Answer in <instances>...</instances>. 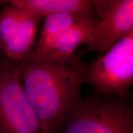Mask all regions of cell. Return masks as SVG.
I'll return each instance as SVG.
<instances>
[{"instance_id": "cell-1", "label": "cell", "mask_w": 133, "mask_h": 133, "mask_svg": "<svg viewBox=\"0 0 133 133\" xmlns=\"http://www.w3.org/2000/svg\"><path fill=\"white\" fill-rule=\"evenodd\" d=\"M16 63L43 133H59L82 105L87 64L76 54L66 59H29Z\"/></svg>"}, {"instance_id": "cell-2", "label": "cell", "mask_w": 133, "mask_h": 133, "mask_svg": "<svg viewBox=\"0 0 133 133\" xmlns=\"http://www.w3.org/2000/svg\"><path fill=\"white\" fill-rule=\"evenodd\" d=\"M59 133H133V107L128 98L92 94Z\"/></svg>"}, {"instance_id": "cell-3", "label": "cell", "mask_w": 133, "mask_h": 133, "mask_svg": "<svg viewBox=\"0 0 133 133\" xmlns=\"http://www.w3.org/2000/svg\"><path fill=\"white\" fill-rule=\"evenodd\" d=\"M84 83L97 94L128 98L133 85V32L87 64Z\"/></svg>"}, {"instance_id": "cell-4", "label": "cell", "mask_w": 133, "mask_h": 133, "mask_svg": "<svg viewBox=\"0 0 133 133\" xmlns=\"http://www.w3.org/2000/svg\"><path fill=\"white\" fill-rule=\"evenodd\" d=\"M0 133H43L16 62L0 61Z\"/></svg>"}, {"instance_id": "cell-5", "label": "cell", "mask_w": 133, "mask_h": 133, "mask_svg": "<svg viewBox=\"0 0 133 133\" xmlns=\"http://www.w3.org/2000/svg\"><path fill=\"white\" fill-rule=\"evenodd\" d=\"M97 20L95 30L81 53L102 55L133 32L132 0H92Z\"/></svg>"}, {"instance_id": "cell-6", "label": "cell", "mask_w": 133, "mask_h": 133, "mask_svg": "<svg viewBox=\"0 0 133 133\" xmlns=\"http://www.w3.org/2000/svg\"><path fill=\"white\" fill-rule=\"evenodd\" d=\"M42 18L22 8L6 5L0 12V48L13 62L30 57Z\"/></svg>"}, {"instance_id": "cell-7", "label": "cell", "mask_w": 133, "mask_h": 133, "mask_svg": "<svg viewBox=\"0 0 133 133\" xmlns=\"http://www.w3.org/2000/svg\"><path fill=\"white\" fill-rule=\"evenodd\" d=\"M0 4L16 6L41 18L58 13H69L97 19L92 0H10L0 1Z\"/></svg>"}, {"instance_id": "cell-8", "label": "cell", "mask_w": 133, "mask_h": 133, "mask_svg": "<svg viewBox=\"0 0 133 133\" xmlns=\"http://www.w3.org/2000/svg\"><path fill=\"white\" fill-rule=\"evenodd\" d=\"M97 19L82 17L59 36L44 57V59H62L75 54L76 48L89 41L95 30Z\"/></svg>"}, {"instance_id": "cell-9", "label": "cell", "mask_w": 133, "mask_h": 133, "mask_svg": "<svg viewBox=\"0 0 133 133\" xmlns=\"http://www.w3.org/2000/svg\"><path fill=\"white\" fill-rule=\"evenodd\" d=\"M82 17H84L69 13H58L46 16L40 36L29 59H39L45 57L54 41Z\"/></svg>"}]
</instances>
